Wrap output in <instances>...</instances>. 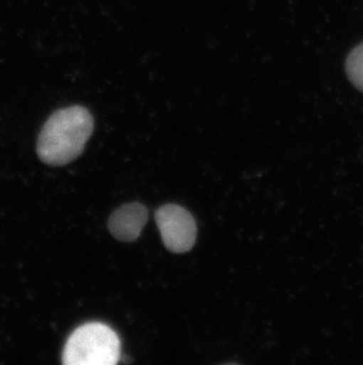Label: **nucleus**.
I'll list each match as a JSON object with an SVG mask.
<instances>
[{
  "instance_id": "20e7f679",
  "label": "nucleus",
  "mask_w": 363,
  "mask_h": 365,
  "mask_svg": "<svg viewBox=\"0 0 363 365\" xmlns=\"http://www.w3.org/2000/svg\"><path fill=\"white\" fill-rule=\"evenodd\" d=\"M147 207L140 202L127 203L117 208L107 221V227L113 238L123 242H135L141 235L147 224Z\"/></svg>"
},
{
  "instance_id": "39448f33",
  "label": "nucleus",
  "mask_w": 363,
  "mask_h": 365,
  "mask_svg": "<svg viewBox=\"0 0 363 365\" xmlns=\"http://www.w3.org/2000/svg\"><path fill=\"white\" fill-rule=\"evenodd\" d=\"M346 70L350 82L363 93V43L350 52L347 58Z\"/></svg>"
},
{
  "instance_id": "7ed1b4c3",
  "label": "nucleus",
  "mask_w": 363,
  "mask_h": 365,
  "mask_svg": "<svg viewBox=\"0 0 363 365\" xmlns=\"http://www.w3.org/2000/svg\"><path fill=\"white\" fill-rule=\"evenodd\" d=\"M154 220L169 251L185 253L194 247L197 239V225L184 207L174 203L159 207L154 213Z\"/></svg>"
},
{
  "instance_id": "f03ea898",
  "label": "nucleus",
  "mask_w": 363,
  "mask_h": 365,
  "mask_svg": "<svg viewBox=\"0 0 363 365\" xmlns=\"http://www.w3.org/2000/svg\"><path fill=\"white\" fill-rule=\"evenodd\" d=\"M120 357V341L116 332L91 322L73 331L63 350L65 365H115Z\"/></svg>"
},
{
  "instance_id": "f257e3e1",
  "label": "nucleus",
  "mask_w": 363,
  "mask_h": 365,
  "mask_svg": "<svg viewBox=\"0 0 363 365\" xmlns=\"http://www.w3.org/2000/svg\"><path fill=\"white\" fill-rule=\"evenodd\" d=\"M93 115L80 106L64 108L50 116L38 138L37 153L46 165H64L77 159L93 135Z\"/></svg>"
}]
</instances>
